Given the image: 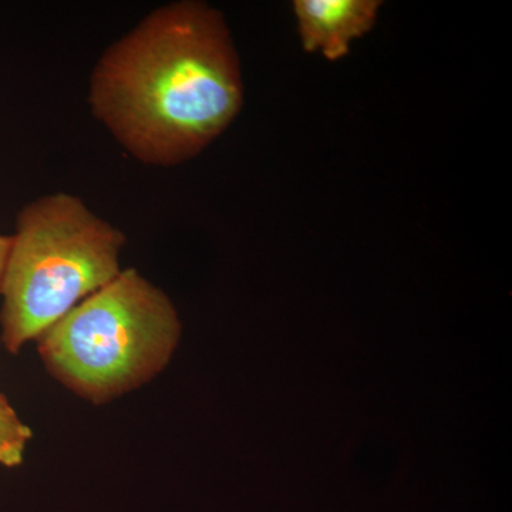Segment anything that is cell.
<instances>
[{
    "mask_svg": "<svg viewBox=\"0 0 512 512\" xmlns=\"http://www.w3.org/2000/svg\"><path fill=\"white\" fill-rule=\"evenodd\" d=\"M241 60L227 19L201 0L151 10L94 64V119L134 160L177 167L200 156L241 113Z\"/></svg>",
    "mask_w": 512,
    "mask_h": 512,
    "instance_id": "6da1fadb",
    "label": "cell"
},
{
    "mask_svg": "<svg viewBox=\"0 0 512 512\" xmlns=\"http://www.w3.org/2000/svg\"><path fill=\"white\" fill-rule=\"evenodd\" d=\"M127 237L70 192L23 205L0 296V343L18 355L123 271Z\"/></svg>",
    "mask_w": 512,
    "mask_h": 512,
    "instance_id": "7a4b0ae2",
    "label": "cell"
},
{
    "mask_svg": "<svg viewBox=\"0 0 512 512\" xmlns=\"http://www.w3.org/2000/svg\"><path fill=\"white\" fill-rule=\"evenodd\" d=\"M181 333L170 296L128 268L47 329L36 345L56 382L104 406L160 376Z\"/></svg>",
    "mask_w": 512,
    "mask_h": 512,
    "instance_id": "3957f363",
    "label": "cell"
},
{
    "mask_svg": "<svg viewBox=\"0 0 512 512\" xmlns=\"http://www.w3.org/2000/svg\"><path fill=\"white\" fill-rule=\"evenodd\" d=\"M380 8L379 0H295L303 50L332 62L343 59L353 43L376 25Z\"/></svg>",
    "mask_w": 512,
    "mask_h": 512,
    "instance_id": "277c9868",
    "label": "cell"
},
{
    "mask_svg": "<svg viewBox=\"0 0 512 512\" xmlns=\"http://www.w3.org/2000/svg\"><path fill=\"white\" fill-rule=\"evenodd\" d=\"M32 437V429L23 423L8 397L0 392V466H22Z\"/></svg>",
    "mask_w": 512,
    "mask_h": 512,
    "instance_id": "5b68a950",
    "label": "cell"
},
{
    "mask_svg": "<svg viewBox=\"0 0 512 512\" xmlns=\"http://www.w3.org/2000/svg\"><path fill=\"white\" fill-rule=\"evenodd\" d=\"M10 247H12V235L0 234V286H2L3 272H5Z\"/></svg>",
    "mask_w": 512,
    "mask_h": 512,
    "instance_id": "8992f818",
    "label": "cell"
}]
</instances>
